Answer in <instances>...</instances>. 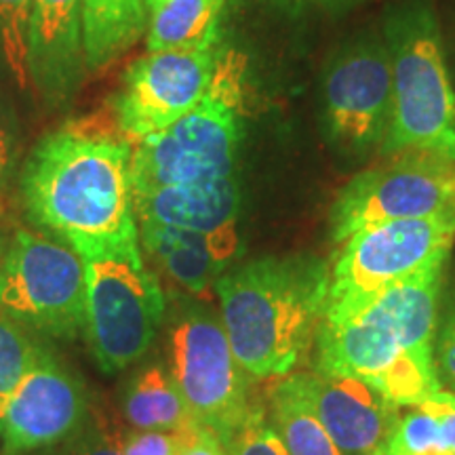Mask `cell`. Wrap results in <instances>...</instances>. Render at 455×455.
<instances>
[{"instance_id":"6da1fadb","label":"cell","mask_w":455,"mask_h":455,"mask_svg":"<svg viewBox=\"0 0 455 455\" xmlns=\"http://www.w3.org/2000/svg\"><path fill=\"white\" fill-rule=\"evenodd\" d=\"M133 146L112 112L61 123L34 146L21 167L28 218L83 259L140 255Z\"/></svg>"},{"instance_id":"7a4b0ae2","label":"cell","mask_w":455,"mask_h":455,"mask_svg":"<svg viewBox=\"0 0 455 455\" xmlns=\"http://www.w3.org/2000/svg\"><path fill=\"white\" fill-rule=\"evenodd\" d=\"M221 325L253 379L299 365L325 316L329 266L315 255L259 258L218 278Z\"/></svg>"},{"instance_id":"3957f363","label":"cell","mask_w":455,"mask_h":455,"mask_svg":"<svg viewBox=\"0 0 455 455\" xmlns=\"http://www.w3.org/2000/svg\"><path fill=\"white\" fill-rule=\"evenodd\" d=\"M241 60L235 53L220 55L207 95L178 123L133 146V196L232 178L241 140Z\"/></svg>"},{"instance_id":"277c9868","label":"cell","mask_w":455,"mask_h":455,"mask_svg":"<svg viewBox=\"0 0 455 455\" xmlns=\"http://www.w3.org/2000/svg\"><path fill=\"white\" fill-rule=\"evenodd\" d=\"M390 47L392 110L384 150L432 152L455 161V93L432 17H401Z\"/></svg>"},{"instance_id":"5b68a950","label":"cell","mask_w":455,"mask_h":455,"mask_svg":"<svg viewBox=\"0 0 455 455\" xmlns=\"http://www.w3.org/2000/svg\"><path fill=\"white\" fill-rule=\"evenodd\" d=\"M453 241L455 213L386 221L358 230L341 243L329 268L323 321H341L390 284L436 261H447Z\"/></svg>"},{"instance_id":"8992f818","label":"cell","mask_w":455,"mask_h":455,"mask_svg":"<svg viewBox=\"0 0 455 455\" xmlns=\"http://www.w3.org/2000/svg\"><path fill=\"white\" fill-rule=\"evenodd\" d=\"M0 316L55 338L84 331V259L57 238L17 230L0 261Z\"/></svg>"},{"instance_id":"52a82bcc","label":"cell","mask_w":455,"mask_h":455,"mask_svg":"<svg viewBox=\"0 0 455 455\" xmlns=\"http://www.w3.org/2000/svg\"><path fill=\"white\" fill-rule=\"evenodd\" d=\"M84 335L104 373L123 371L150 350L164 316V295L140 255L84 259Z\"/></svg>"},{"instance_id":"ba28073f","label":"cell","mask_w":455,"mask_h":455,"mask_svg":"<svg viewBox=\"0 0 455 455\" xmlns=\"http://www.w3.org/2000/svg\"><path fill=\"white\" fill-rule=\"evenodd\" d=\"M455 213V161L409 150L356 175L335 198L331 236L341 244L363 228Z\"/></svg>"},{"instance_id":"9c48e42d","label":"cell","mask_w":455,"mask_h":455,"mask_svg":"<svg viewBox=\"0 0 455 455\" xmlns=\"http://www.w3.org/2000/svg\"><path fill=\"white\" fill-rule=\"evenodd\" d=\"M315 339V371L363 379L398 407H415L441 390L439 373L407 355L390 321L371 301L341 321H323Z\"/></svg>"},{"instance_id":"30bf717a","label":"cell","mask_w":455,"mask_h":455,"mask_svg":"<svg viewBox=\"0 0 455 455\" xmlns=\"http://www.w3.org/2000/svg\"><path fill=\"white\" fill-rule=\"evenodd\" d=\"M173 378L196 424L213 430L226 447L247 419L249 375L236 361L221 321L190 315L171 335Z\"/></svg>"},{"instance_id":"8fae6325","label":"cell","mask_w":455,"mask_h":455,"mask_svg":"<svg viewBox=\"0 0 455 455\" xmlns=\"http://www.w3.org/2000/svg\"><path fill=\"white\" fill-rule=\"evenodd\" d=\"M218 61V47L141 55L110 98L118 127L138 144L178 123L207 95Z\"/></svg>"},{"instance_id":"7c38bea8","label":"cell","mask_w":455,"mask_h":455,"mask_svg":"<svg viewBox=\"0 0 455 455\" xmlns=\"http://www.w3.org/2000/svg\"><path fill=\"white\" fill-rule=\"evenodd\" d=\"M83 411L81 384L43 352L0 413V439L9 453L53 445L76 428Z\"/></svg>"},{"instance_id":"4fadbf2b","label":"cell","mask_w":455,"mask_h":455,"mask_svg":"<svg viewBox=\"0 0 455 455\" xmlns=\"http://www.w3.org/2000/svg\"><path fill=\"white\" fill-rule=\"evenodd\" d=\"M327 121L344 144L365 148L388 131L392 64L379 47L356 49L333 64L325 81Z\"/></svg>"},{"instance_id":"5bb4252c","label":"cell","mask_w":455,"mask_h":455,"mask_svg":"<svg viewBox=\"0 0 455 455\" xmlns=\"http://www.w3.org/2000/svg\"><path fill=\"white\" fill-rule=\"evenodd\" d=\"M318 422L344 455H373L395 435L398 405L363 379L333 373H298Z\"/></svg>"},{"instance_id":"9a60e30c","label":"cell","mask_w":455,"mask_h":455,"mask_svg":"<svg viewBox=\"0 0 455 455\" xmlns=\"http://www.w3.org/2000/svg\"><path fill=\"white\" fill-rule=\"evenodd\" d=\"M28 68L32 91L44 104H70L89 72L83 0H34Z\"/></svg>"},{"instance_id":"2e32d148","label":"cell","mask_w":455,"mask_h":455,"mask_svg":"<svg viewBox=\"0 0 455 455\" xmlns=\"http://www.w3.org/2000/svg\"><path fill=\"white\" fill-rule=\"evenodd\" d=\"M138 224L184 228L218 238H238L241 190L232 178L201 181V184L169 186L133 196Z\"/></svg>"},{"instance_id":"e0dca14e","label":"cell","mask_w":455,"mask_h":455,"mask_svg":"<svg viewBox=\"0 0 455 455\" xmlns=\"http://www.w3.org/2000/svg\"><path fill=\"white\" fill-rule=\"evenodd\" d=\"M140 226V243L180 287L196 298H212L221 270L238 253V238H218L184 228Z\"/></svg>"},{"instance_id":"ac0fdd59","label":"cell","mask_w":455,"mask_h":455,"mask_svg":"<svg viewBox=\"0 0 455 455\" xmlns=\"http://www.w3.org/2000/svg\"><path fill=\"white\" fill-rule=\"evenodd\" d=\"M443 270L445 261H436L369 299L388 318L407 355L432 371H436V298L443 283Z\"/></svg>"},{"instance_id":"d6986e66","label":"cell","mask_w":455,"mask_h":455,"mask_svg":"<svg viewBox=\"0 0 455 455\" xmlns=\"http://www.w3.org/2000/svg\"><path fill=\"white\" fill-rule=\"evenodd\" d=\"M83 28L89 70H104L148 30L146 0H83Z\"/></svg>"},{"instance_id":"ffe728a7","label":"cell","mask_w":455,"mask_h":455,"mask_svg":"<svg viewBox=\"0 0 455 455\" xmlns=\"http://www.w3.org/2000/svg\"><path fill=\"white\" fill-rule=\"evenodd\" d=\"M226 0H167L150 13L148 53L218 47Z\"/></svg>"},{"instance_id":"44dd1931","label":"cell","mask_w":455,"mask_h":455,"mask_svg":"<svg viewBox=\"0 0 455 455\" xmlns=\"http://www.w3.org/2000/svg\"><path fill=\"white\" fill-rule=\"evenodd\" d=\"M124 415L135 430L186 432L196 426L173 373L161 365L135 378L124 398Z\"/></svg>"},{"instance_id":"7402d4cb","label":"cell","mask_w":455,"mask_h":455,"mask_svg":"<svg viewBox=\"0 0 455 455\" xmlns=\"http://www.w3.org/2000/svg\"><path fill=\"white\" fill-rule=\"evenodd\" d=\"M270 415L289 455H344L312 411L298 373L284 375L270 390Z\"/></svg>"},{"instance_id":"603a6c76","label":"cell","mask_w":455,"mask_h":455,"mask_svg":"<svg viewBox=\"0 0 455 455\" xmlns=\"http://www.w3.org/2000/svg\"><path fill=\"white\" fill-rule=\"evenodd\" d=\"M34 0H0V84L32 91L28 53Z\"/></svg>"},{"instance_id":"cb8c5ba5","label":"cell","mask_w":455,"mask_h":455,"mask_svg":"<svg viewBox=\"0 0 455 455\" xmlns=\"http://www.w3.org/2000/svg\"><path fill=\"white\" fill-rule=\"evenodd\" d=\"M41 356L43 350L28 338L24 327L0 316V413Z\"/></svg>"},{"instance_id":"d4e9b609","label":"cell","mask_w":455,"mask_h":455,"mask_svg":"<svg viewBox=\"0 0 455 455\" xmlns=\"http://www.w3.org/2000/svg\"><path fill=\"white\" fill-rule=\"evenodd\" d=\"M384 451L395 455H435L447 453L443 445L441 426L424 407H411L405 418H401L395 435L386 443Z\"/></svg>"},{"instance_id":"484cf974","label":"cell","mask_w":455,"mask_h":455,"mask_svg":"<svg viewBox=\"0 0 455 455\" xmlns=\"http://www.w3.org/2000/svg\"><path fill=\"white\" fill-rule=\"evenodd\" d=\"M228 451L230 455H289L275 426L266 419L264 409L255 405L232 439Z\"/></svg>"},{"instance_id":"4316f807","label":"cell","mask_w":455,"mask_h":455,"mask_svg":"<svg viewBox=\"0 0 455 455\" xmlns=\"http://www.w3.org/2000/svg\"><path fill=\"white\" fill-rule=\"evenodd\" d=\"M21 148V124L0 84V186L13 173Z\"/></svg>"},{"instance_id":"83f0119b","label":"cell","mask_w":455,"mask_h":455,"mask_svg":"<svg viewBox=\"0 0 455 455\" xmlns=\"http://www.w3.org/2000/svg\"><path fill=\"white\" fill-rule=\"evenodd\" d=\"M184 432L133 430L121 443L123 455H180Z\"/></svg>"},{"instance_id":"f1b7e54d","label":"cell","mask_w":455,"mask_h":455,"mask_svg":"<svg viewBox=\"0 0 455 455\" xmlns=\"http://www.w3.org/2000/svg\"><path fill=\"white\" fill-rule=\"evenodd\" d=\"M426 411L436 418L441 426V436L445 451L455 455V392L439 390L435 395L419 403Z\"/></svg>"},{"instance_id":"f546056e","label":"cell","mask_w":455,"mask_h":455,"mask_svg":"<svg viewBox=\"0 0 455 455\" xmlns=\"http://www.w3.org/2000/svg\"><path fill=\"white\" fill-rule=\"evenodd\" d=\"M180 455H230V451L213 430L196 424L184 432Z\"/></svg>"},{"instance_id":"4dcf8cb0","label":"cell","mask_w":455,"mask_h":455,"mask_svg":"<svg viewBox=\"0 0 455 455\" xmlns=\"http://www.w3.org/2000/svg\"><path fill=\"white\" fill-rule=\"evenodd\" d=\"M435 363L443 382L455 390V312H451L443 327L439 346L435 348Z\"/></svg>"},{"instance_id":"1f68e13d","label":"cell","mask_w":455,"mask_h":455,"mask_svg":"<svg viewBox=\"0 0 455 455\" xmlns=\"http://www.w3.org/2000/svg\"><path fill=\"white\" fill-rule=\"evenodd\" d=\"M83 455H123L121 445H112V443H98V445L89 447Z\"/></svg>"},{"instance_id":"d6a6232c","label":"cell","mask_w":455,"mask_h":455,"mask_svg":"<svg viewBox=\"0 0 455 455\" xmlns=\"http://www.w3.org/2000/svg\"><path fill=\"white\" fill-rule=\"evenodd\" d=\"M163 3H167V0H146V7H148V13H152V11H156L161 7Z\"/></svg>"},{"instance_id":"836d02e7","label":"cell","mask_w":455,"mask_h":455,"mask_svg":"<svg viewBox=\"0 0 455 455\" xmlns=\"http://www.w3.org/2000/svg\"><path fill=\"white\" fill-rule=\"evenodd\" d=\"M7 241H4L3 236H0V261H3V255H4V251H7Z\"/></svg>"},{"instance_id":"e575fe53","label":"cell","mask_w":455,"mask_h":455,"mask_svg":"<svg viewBox=\"0 0 455 455\" xmlns=\"http://www.w3.org/2000/svg\"><path fill=\"white\" fill-rule=\"evenodd\" d=\"M379 455H395V453H388V451H384V449H382V451H379Z\"/></svg>"},{"instance_id":"d590c367","label":"cell","mask_w":455,"mask_h":455,"mask_svg":"<svg viewBox=\"0 0 455 455\" xmlns=\"http://www.w3.org/2000/svg\"><path fill=\"white\" fill-rule=\"evenodd\" d=\"M435 455H451V453H435Z\"/></svg>"},{"instance_id":"8d00e7d4","label":"cell","mask_w":455,"mask_h":455,"mask_svg":"<svg viewBox=\"0 0 455 455\" xmlns=\"http://www.w3.org/2000/svg\"><path fill=\"white\" fill-rule=\"evenodd\" d=\"M379 451H382V449H379ZM379 451H378V453H373V455H379Z\"/></svg>"},{"instance_id":"74e56055","label":"cell","mask_w":455,"mask_h":455,"mask_svg":"<svg viewBox=\"0 0 455 455\" xmlns=\"http://www.w3.org/2000/svg\"><path fill=\"white\" fill-rule=\"evenodd\" d=\"M0 212H3V204H0Z\"/></svg>"}]
</instances>
